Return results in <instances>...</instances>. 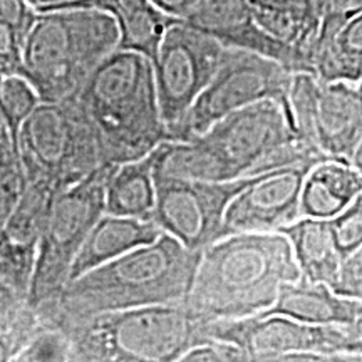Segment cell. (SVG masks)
<instances>
[{"instance_id":"cell-23","label":"cell","mask_w":362,"mask_h":362,"mask_svg":"<svg viewBox=\"0 0 362 362\" xmlns=\"http://www.w3.org/2000/svg\"><path fill=\"white\" fill-rule=\"evenodd\" d=\"M155 205V151L116 166L106 187V214L151 220Z\"/></svg>"},{"instance_id":"cell-27","label":"cell","mask_w":362,"mask_h":362,"mask_svg":"<svg viewBox=\"0 0 362 362\" xmlns=\"http://www.w3.org/2000/svg\"><path fill=\"white\" fill-rule=\"evenodd\" d=\"M29 187L19 139L0 124V225L6 221Z\"/></svg>"},{"instance_id":"cell-5","label":"cell","mask_w":362,"mask_h":362,"mask_svg":"<svg viewBox=\"0 0 362 362\" xmlns=\"http://www.w3.org/2000/svg\"><path fill=\"white\" fill-rule=\"evenodd\" d=\"M119 45L115 17L99 8L39 12L24 51L21 74L42 103L76 98L103 59Z\"/></svg>"},{"instance_id":"cell-13","label":"cell","mask_w":362,"mask_h":362,"mask_svg":"<svg viewBox=\"0 0 362 362\" xmlns=\"http://www.w3.org/2000/svg\"><path fill=\"white\" fill-rule=\"evenodd\" d=\"M255 176L206 181L166 175L155 168L156 205L151 220L185 247L203 252L221 238L230 203Z\"/></svg>"},{"instance_id":"cell-2","label":"cell","mask_w":362,"mask_h":362,"mask_svg":"<svg viewBox=\"0 0 362 362\" xmlns=\"http://www.w3.org/2000/svg\"><path fill=\"white\" fill-rule=\"evenodd\" d=\"M202 253L163 233L155 242L124 253L72 279L37 307L42 324L67 330L110 312L187 300Z\"/></svg>"},{"instance_id":"cell-21","label":"cell","mask_w":362,"mask_h":362,"mask_svg":"<svg viewBox=\"0 0 362 362\" xmlns=\"http://www.w3.org/2000/svg\"><path fill=\"white\" fill-rule=\"evenodd\" d=\"M362 192V175L351 161L322 160L305 176L300 197V216L330 220L351 205Z\"/></svg>"},{"instance_id":"cell-7","label":"cell","mask_w":362,"mask_h":362,"mask_svg":"<svg viewBox=\"0 0 362 362\" xmlns=\"http://www.w3.org/2000/svg\"><path fill=\"white\" fill-rule=\"evenodd\" d=\"M19 146L29 181L57 192L104 165L96 129L76 98L40 103L22 124Z\"/></svg>"},{"instance_id":"cell-11","label":"cell","mask_w":362,"mask_h":362,"mask_svg":"<svg viewBox=\"0 0 362 362\" xmlns=\"http://www.w3.org/2000/svg\"><path fill=\"white\" fill-rule=\"evenodd\" d=\"M225 45L183 22L171 25L155 59V78L163 119L171 141H181L183 126L194 103L221 64Z\"/></svg>"},{"instance_id":"cell-3","label":"cell","mask_w":362,"mask_h":362,"mask_svg":"<svg viewBox=\"0 0 362 362\" xmlns=\"http://www.w3.org/2000/svg\"><path fill=\"white\" fill-rule=\"evenodd\" d=\"M302 277L282 232L233 233L202 253L185 304L205 322L264 314L285 284Z\"/></svg>"},{"instance_id":"cell-9","label":"cell","mask_w":362,"mask_h":362,"mask_svg":"<svg viewBox=\"0 0 362 362\" xmlns=\"http://www.w3.org/2000/svg\"><path fill=\"white\" fill-rule=\"evenodd\" d=\"M205 334L240 347L247 361H362L347 325L307 324L275 314L215 320L206 324Z\"/></svg>"},{"instance_id":"cell-16","label":"cell","mask_w":362,"mask_h":362,"mask_svg":"<svg viewBox=\"0 0 362 362\" xmlns=\"http://www.w3.org/2000/svg\"><path fill=\"white\" fill-rule=\"evenodd\" d=\"M183 24L211 35L225 47L262 54L292 72H305L296 52L262 29L253 16L252 0H206Z\"/></svg>"},{"instance_id":"cell-24","label":"cell","mask_w":362,"mask_h":362,"mask_svg":"<svg viewBox=\"0 0 362 362\" xmlns=\"http://www.w3.org/2000/svg\"><path fill=\"white\" fill-rule=\"evenodd\" d=\"M314 74L322 81H362V12L315 45Z\"/></svg>"},{"instance_id":"cell-17","label":"cell","mask_w":362,"mask_h":362,"mask_svg":"<svg viewBox=\"0 0 362 362\" xmlns=\"http://www.w3.org/2000/svg\"><path fill=\"white\" fill-rule=\"evenodd\" d=\"M262 29L298 56L314 74L315 45L322 25V0H252Z\"/></svg>"},{"instance_id":"cell-28","label":"cell","mask_w":362,"mask_h":362,"mask_svg":"<svg viewBox=\"0 0 362 362\" xmlns=\"http://www.w3.org/2000/svg\"><path fill=\"white\" fill-rule=\"evenodd\" d=\"M42 103L37 90L22 76H6L0 81V124L19 139L22 124Z\"/></svg>"},{"instance_id":"cell-34","label":"cell","mask_w":362,"mask_h":362,"mask_svg":"<svg viewBox=\"0 0 362 362\" xmlns=\"http://www.w3.org/2000/svg\"><path fill=\"white\" fill-rule=\"evenodd\" d=\"M151 2L166 16L183 22L192 13L197 12L206 0H151Z\"/></svg>"},{"instance_id":"cell-10","label":"cell","mask_w":362,"mask_h":362,"mask_svg":"<svg viewBox=\"0 0 362 362\" xmlns=\"http://www.w3.org/2000/svg\"><path fill=\"white\" fill-rule=\"evenodd\" d=\"M302 138L320 155L351 161L362 139V81H322L296 72L288 93Z\"/></svg>"},{"instance_id":"cell-32","label":"cell","mask_w":362,"mask_h":362,"mask_svg":"<svg viewBox=\"0 0 362 362\" xmlns=\"http://www.w3.org/2000/svg\"><path fill=\"white\" fill-rule=\"evenodd\" d=\"M334 291L344 297L362 300V247L342 262Z\"/></svg>"},{"instance_id":"cell-29","label":"cell","mask_w":362,"mask_h":362,"mask_svg":"<svg viewBox=\"0 0 362 362\" xmlns=\"http://www.w3.org/2000/svg\"><path fill=\"white\" fill-rule=\"evenodd\" d=\"M334 243L344 260L362 247V192L341 214L327 220Z\"/></svg>"},{"instance_id":"cell-33","label":"cell","mask_w":362,"mask_h":362,"mask_svg":"<svg viewBox=\"0 0 362 362\" xmlns=\"http://www.w3.org/2000/svg\"><path fill=\"white\" fill-rule=\"evenodd\" d=\"M183 362H198V361H247V356L240 347L233 346V344L215 341H210L200 344V346L193 347L183 356Z\"/></svg>"},{"instance_id":"cell-15","label":"cell","mask_w":362,"mask_h":362,"mask_svg":"<svg viewBox=\"0 0 362 362\" xmlns=\"http://www.w3.org/2000/svg\"><path fill=\"white\" fill-rule=\"evenodd\" d=\"M57 189L29 181L16 210L0 225V287L30 296L39 242Z\"/></svg>"},{"instance_id":"cell-22","label":"cell","mask_w":362,"mask_h":362,"mask_svg":"<svg viewBox=\"0 0 362 362\" xmlns=\"http://www.w3.org/2000/svg\"><path fill=\"white\" fill-rule=\"evenodd\" d=\"M279 232L291 242L302 277L330 287L336 285L344 259L334 243L327 220L300 216Z\"/></svg>"},{"instance_id":"cell-31","label":"cell","mask_w":362,"mask_h":362,"mask_svg":"<svg viewBox=\"0 0 362 362\" xmlns=\"http://www.w3.org/2000/svg\"><path fill=\"white\" fill-rule=\"evenodd\" d=\"M362 12V0H322V25H320V39L327 37L337 30L344 22Z\"/></svg>"},{"instance_id":"cell-26","label":"cell","mask_w":362,"mask_h":362,"mask_svg":"<svg viewBox=\"0 0 362 362\" xmlns=\"http://www.w3.org/2000/svg\"><path fill=\"white\" fill-rule=\"evenodd\" d=\"M39 11L29 0H0V76H19Z\"/></svg>"},{"instance_id":"cell-30","label":"cell","mask_w":362,"mask_h":362,"mask_svg":"<svg viewBox=\"0 0 362 362\" xmlns=\"http://www.w3.org/2000/svg\"><path fill=\"white\" fill-rule=\"evenodd\" d=\"M17 361H72L71 339L64 330L44 325Z\"/></svg>"},{"instance_id":"cell-4","label":"cell","mask_w":362,"mask_h":362,"mask_svg":"<svg viewBox=\"0 0 362 362\" xmlns=\"http://www.w3.org/2000/svg\"><path fill=\"white\" fill-rule=\"evenodd\" d=\"M76 99L96 129L104 165L141 160L171 141L155 64L141 52L116 49L90 72Z\"/></svg>"},{"instance_id":"cell-19","label":"cell","mask_w":362,"mask_h":362,"mask_svg":"<svg viewBox=\"0 0 362 362\" xmlns=\"http://www.w3.org/2000/svg\"><path fill=\"white\" fill-rule=\"evenodd\" d=\"M57 8H99L115 17L119 27L117 49L136 51L155 62L163 37L176 21L161 12L151 0H72Z\"/></svg>"},{"instance_id":"cell-1","label":"cell","mask_w":362,"mask_h":362,"mask_svg":"<svg viewBox=\"0 0 362 362\" xmlns=\"http://www.w3.org/2000/svg\"><path fill=\"white\" fill-rule=\"evenodd\" d=\"M330 160L302 138L287 99H265L216 121L188 141H168L158 168L181 178L230 181L302 161Z\"/></svg>"},{"instance_id":"cell-20","label":"cell","mask_w":362,"mask_h":362,"mask_svg":"<svg viewBox=\"0 0 362 362\" xmlns=\"http://www.w3.org/2000/svg\"><path fill=\"white\" fill-rule=\"evenodd\" d=\"M362 300L344 297L327 284L310 282L300 277L285 284L275 304L259 315H287L307 324L351 325Z\"/></svg>"},{"instance_id":"cell-37","label":"cell","mask_w":362,"mask_h":362,"mask_svg":"<svg viewBox=\"0 0 362 362\" xmlns=\"http://www.w3.org/2000/svg\"><path fill=\"white\" fill-rule=\"evenodd\" d=\"M351 163L356 166L357 171H359V173L362 175V139H361L359 146H357V149L354 151V156H352Z\"/></svg>"},{"instance_id":"cell-25","label":"cell","mask_w":362,"mask_h":362,"mask_svg":"<svg viewBox=\"0 0 362 362\" xmlns=\"http://www.w3.org/2000/svg\"><path fill=\"white\" fill-rule=\"evenodd\" d=\"M44 327L29 297L0 287V361L13 362Z\"/></svg>"},{"instance_id":"cell-36","label":"cell","mask_w":362,"mask_h":362,"mask_svg":"<svg viewBox=\"0 0 362 362\" xmlns=\"http://www.w3.org/2000/svg\"><path fill=\"white\" fill-rule=\"evenodd\" d=\"M347 327H349V330L352 332V336L356 337V341L359 342L361 351H362V305H361L359 314H357L354 322H352L351 325H347Z\"/></svg>"},{"instance_id":"cell-6","label":"cell","mask_w":362,"mask_h":362,"mask_svg":"<svg viewBox=\"0 0 362 362\" xmlns=\"http://www.w3.org/2000/svg\"><path fill=\"white\" fill-rule=\"evenodd\" d=\"M185 302L110 312L64 330L76 362H173L206 339Z\"/></svg>"},{"instance_id":"cell-12","label":"cell","mask_w":362,"mask_h":362,"mask_svg":"<svg viewBox=\"0 0 362 362\" xmlns=\"http://www.w3.org/2000/svg\"><path fill=\"white\" fill-rule=\"evenodd\" d=\"M293 74L262 54L226 47L215 78L189 111L181 141L205 133L216 121L265 99H287Z\"/></svg>"},{"instance_id":"cell-14","label":"cell","mask_w":362,"mask_h":362,"mask_svg":"<svg viewBox=\"0 0 362 362\" xmlns=\"http://www.w3.org/2000/svg\"><path fill=\"white\" fill-rule=\"evenodd\" d=\"M315 163L319 161H302L257 175L230 203L221 238L245 232H279L300 218L302 187Z\"/></svg>"},{"instance_id":"cell-8","label":"cell","mask_w":362,"mask_h":362,"mask_svg":"<svg viewBox=\"0 0 362 362\" xmlns=\"http://www.w3.org/2000/svg\"><path fill=\"white\" fill-rule=\"evenodd\" d=\"M115 165H101L79 183L62 189L45 220L29 300H51L69 282L71 267L98 220L106 214V187Z\"/></svg>"},{"instance_id":"cell-18","label":"cell","mask_w":362,"mask_h":362,"mask_svg":"<svg viewBox=\"0 0 362 362\" xmlns=\"http://www.w3.org/2000/svg\"><path fill=\"white\" fill-rule=\"evenodd\" d=\"M163 233L165 232L153 220L104 214L90 230L72 262L69 280L78 279L107 262L119 259L134 248L148 245L160 238Z\"/></svg>"},{"instance_id":"cell-35","label":"cell","mask_w":362,"mask_h":362,"mask_svg":"<svg viewBox=\"0 0 362 362\" xmlns=\"http://www.w3.org/2000/svg\"><path fill=\"white\" fill-rule=\"evenodd\" d=\"M33 6L37 8L39 12H47V11H52V8H56L59 6H62V4H67V2H72V0H29Z\"/></svg>"}]
</instances>
